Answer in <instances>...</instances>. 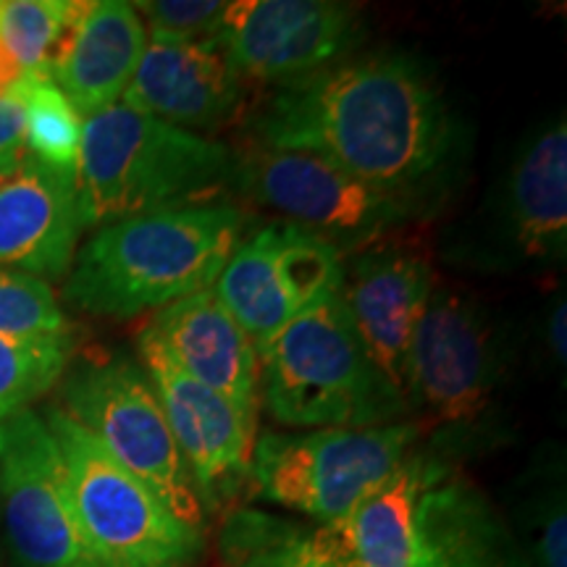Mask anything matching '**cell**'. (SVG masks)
<instances>
[{
	"label": "cell",
	"instance_id": "ffe728a7",
	"mask_svg": "<svg viewBox=\"0 0 567 567\" xmlns=\"http://www.w3.org/2000/svg\"><path fill=\"white\" fill-rule=\"evenodd\" d=\"M436 467L423 457H405L389 476L334 523L358 567H421V505Z\"/></svg>",
	"mask_w": 567,
	"mask_h": 567
},
{
	"label": "cell",
	"instance_id": "ba28073f",
	"mask_svg": "<svg viewBox=\"0 0 567 567\" xmlns=\"http://www.w3.org/2000/svg\"><path fill=\"white\" fill-rule=\"evenodd\" d=\"M507 363L509 347L486 305L436 287L410 344L405 405L431 425L473 429L494 413Z\"/></svg>",
	"mask_w": 567,
	"mask_h": 567
},
{
	"label": "cell",
	"instance_id": "d4e9b609",
	"mask_svg": "<svg viewBox=\"0 0 567 567\" xmlns=\"http://www.w3.org/2000/svg\"><path fill=\"white\" fill-rule=\"evenodd\" d=\"M0 334L63 337L69 321L51 284L38 276L0 268Z\"/></svg>",
	"mask_w": 567,
	"mask_h": 567
},
{
	"label": "cell",
	"instance_id": "ac0fdd59",
	"mask_svg": "<svg viewBox=\"0 0 567 567\" xmlns=\"http://www.w3.org/2000/svg\"><path fill=\"white\" fill-rule=\"evenodd\" d=\"M147 326L184 373L258 415V352L213 287L155 310Z\"/></svg>",
	"mask_w": 567,
	"mask_h": 567
},
{
	"label": "cell",
	"instance_id": "603a6c76",
	"mask_svg": "<svg viewBox=\"0 0 567 567\" xmlns=\"http://www.w3.org/2000/svg\"><path fill=\"white\" fill-rule=\"evenodd\" d=\"M229 538L237 544L234 567H358L334 526L297 534L266 517L247 515Z\"/></svg>",
	"mask_w": 567,
	"mask_h": 567
},
{
	"label": "cell",
	"instance_id": "7402d4cb",
	"mask_svg": "<svg viewBox=\"0 0 567 567\" xmlns=\"http://www.w3.org/2000/svg\"><path fill=\"white\" fill-rule=\"evenodd\" d=\"M24 111L27 158L53 172L76 176L84 118L51 76H21L11 90Z\"/></svg>",
	"mask_w": 567,
	"mask_h": 567
},
{
	"label": "cell",
	"instance_id": "9c48e42d",
	"mask_svg": "<svg viewBox=\"0 0 567 567\" xmlns=\"http://www.w3.org/2000/svg\"><path fill=\"white\" fill-rule=\"evenodd\" d=\"M252 203L279 213L339 252H358L421 216L413 205L381 193L329 158L255 145L234 163V179Z\"/></svg>",
	"mask_w": 567,
	"mask_h": 567
},
{
	"label": "cell",
	"instance_id": "30bf717a",
	"mask_svg": "<svg viewBox=\"0 0 567 567\" xmlns=\"http://www.w3.org/2000/svg\"><path fill=\"white\" fill-rule=\"evenodd\" d=\"M0 505L19 567H101L76 520L59 444L34 410L0 423Z\"/></svg>",
	"mask_w": 567,
	"mask_h": 567
},
{
	"label": "cell",
	"instance_id": "f546056e",
	"mask_svg": "<svg viewBox=\"0 0 567 567\" xmlns=\"http://www.w3.org/2000/svg\"><path fill=\"white\" fill-rule=\"evenodd\" d=\"M21 69L19 63L13 61V55L6 51V45L0 42V97H6L9 92L17 87V82L21 80Z\"/></svg>",
	"mask_w": 567,
	"mask_h": 567
},
{
	"label": "cell",
	"instance_id": "4fadbf2b",
	"mask_svg": "<svg viewBox=\"0 0 567 567\" xmlns=\"http://www.w3.org/2000/svg\"><path fill=\"white\" fill-rule=\"evenodd\" d=\"M567 252V126L549 118L509 161L486 221L488 268L563 264Z\"/></svg>",
	"mask_w": 567,
	"mask_h": 567
},
{
	"label": "cell",
	"instance_id": "277c9868",
	"mask_svg": "<svg viewBox=\"0 0 567 567\" xmlns=\"http://www.w3.org/2000/svg\"><path fill=\"white\" fill-rule=\"evenodd\" d=\"M255 352L268 415L287 429H371L408 410L354 337L337 292Z\"/></svg>",
	"mask_w": 567,
	"mask_h": 567
},
{
	"label": "cell",
	"instance_id": "6da1fadb",
	"mask_svg": "<svg viewBox=\"0 0 567 567\" xmlns=\"http://www.w3.org/2000/svg\"><path fill=\"white\" fill-rule=\"evenodd\" d=\"M258 147L329 158L381 193L429 210L463 158V134L431 69L379 51L281 84L252 122Z\"/></svg>",
	"mask_w": 567,
	"mask_h": 567
},
{
	"label": "cell",
	"instance_id": "8992f818",
	"mask_svg": "<svg viewBox=\"0 0 567 567\" xmlns=\"http://www.w3.org/2000/svg\"><path fill=\"white\" fill-rule=\"evenodd\" d=\"M63 413L137 476L184 526L203 528V499L168 429L153 381L130 354L92 358L63 381Z\"/></svg>",
	"mask_w": 567,
	"mask_h": 567
},
{
	"label": "cell",
	"instance_id": "9a60e30c",
	"mask_svg": "<svg viewBox=\"0 0 567 567\" xmlns=\"http://www.w3.org/2000/svg\"><path fill=\"white\" fill-rule=\"evenodd\" d=\"M434 266L410 245H368L352 255L339 300L371 363L405 400L410 344L434 295Z\"/></svg>",
	"mask_w": 567,
	"mask_h": 567
},
{
	"label": "cell",
	"instance_id": "f1b7e54d",
	"mask_svg": "<svg viewBox=\"0 0 567 567\" xmlns=\"http://www.w3.org/2000/svg\"><path fill=\"white\" fill-rule=\"evenodd\" d=\"M565 297L551 302V310L547 316V347H549V358L559 371H565V354H567V342H565Z\"/></svg>",
	"mask_w": 567,
	"mask_h": 567
},
{
	"label": "cell",
	"instance_id": "2e32d148",
	"mask_svg": "<svg viewBox=\"0 0 567 567\" xmlns=\"http://www.w3.org/2000/svg\"><path fill=\"white\" fill-rule=\"evenodd\" d=\"M84 231L76 176L27 158L0 174V268L59 279Z\"/></svg>",
	"mask_w": 567,
	"mask_h": 567
},
{
	"label": "cell",
	"instance_id": "d6986e66",
	"mask_svg": "<svg viewBox=\"0 0 567 567\" xmlns=\"http://www.w3.org/2000/svg\"><path fill=\"white\" fill-rule=\"evenodd\" d=\"M145 48V24L132 3L95 0L84 6L66 51L51 69V80L76 113L90 118L122 103Z\"/></svg>",
	"mask_w": 567,
	"mask_h": 567
},
{
	"label": "cell",
	"instance_id": "83f0119b",
	"mask_svg": "<svg viewBox=\"0 0 567 567\" xmlns=\"http://www.w3.org/2000/svg\"><path fill=\"white\" fill-rule=\"evenodd\" d=\"M567 517L563 499L549 507V515L544 517L542 530H538V559L542 567H567Z\"/></svg>",
	"mask_w": 567,
	"mask_h": 567
},
{
	"label": "cell",
	"instance_id": "5b68a950",
	"mask_svg": "<svg viewBox=\"0 0 567 567\" xmlns=\"http://www.w3.org/2000/svg\"><path fill=\"white\" fill-rule=\"evenodd\" d=\"M42 417L66 465L84 542L101 567H193L203 547L200 530L176 520L151 488L61 408Z\"/></svg>",
	"mask_w": 567,
	"mask_h": 567
},
{
	"label": "cell",
	"instance_id": "7c38bea8",
	"mask_svg": "<svg viewBox=\"0 0 567 567\" xmlns=\"http://www.w3.org/2000/svg\"><path fill=\"white\" fill-rule=\"evenodd\" d=\"M360 13L334 0L229 3L218 45L237 74L289 84L344 61L360 40Z\"/></svg>",
	"mask_w": 567,
	"mask_h": 567
},
{
	"label": "cell",
	"instance_id": "44dd1931",
	"mask_svg": "<svg viewBox=\"0 0 567 567\" xmlns=\"http://www.w3.org/2000/svg\"><path fill=\"white\" fill-rule=\"evenodd\" d=\"M84 6L74 0H0V42L24 76H51L80 24Z\"/></svg>",
	"mask_w": 567,
	"mask_h": 567
},
{
	"label": "cell",
	"instance_id": "484cf974",
	"mask_svg": "<svg viewBox=\"0 0 567 567\" xmlns=\"http://www.w3.org/2000/svg\"><path fill=\"white\" fill-rule=\"evenodd\" d=\"M145 32L161 45L218 40L229 3L221 0H147L134 6Z\"/></svg>",
	"mask_w": 567,
	"mask_h": 567
},
{
	"label": "cell",
	"instance_id": "52a82bcc",
	"mask_svg": "<svg viewBox=\"0 0 567 567\" xmlns=\"http://www.w3.org/2000/svg\"><path fill=\"white\" fill-rule=\"evenodd\" d=\"M417 429L405 421L305 434L266 431L255 439L250 476L266 499L334 526L410 455Z\"/></svg>",
	"mask_w": 567,
	"mask_h": 567
},
{
	"label": "cell",
	"instance_id": "7a4b0ae2",
	"mask_svg": "<svg viewBox=\"0 0 567 567\" xmlns=\"http://www.w3.org/2000/svg\"><path fill=\"white\" fill-rule=\"evenodd\" d=\"M245 213L195 203L97 226L71 260L63 300L103 318H132L213 287L234 247Z\"/></svg>",
	"mask_w": 567,
	"mask_h": 567
},
{
	"label": "cell",
	"instance_id": "8fae6325",
	"mask_svg": "<svg viewBox=\"0 0 567 567\" xmlns=\"http://www.w3.org/2000/svg\"><path fill=\"white\" fill-rule=\"evenodd\" d=\"M344 255L292 224H268L234 247L213 292L258 350L297 316L334 295Z\"/></svg>",
	"mask_w": 567,
	"mask_h": 567
},
{
	"label": "cell",
	"instance_id": "cb8c5ba5",
	"mask_svg": "<svg viewBox=\"0 0 567 567\" xmlns=\"http://www.w3.org/2000/svg\"><path fill=\"white\" fill-rule=\"evenodd\" d=\"M74 342L63 337L0 334V423L30 410L38 396L66 375Z\"/></svg>",
	"mask_w": 567,
	"mask_h": 567
},
{
	"label": "cell",
	"instance_id": "3957f363",
	"mask_svg": "<svg viewBox=\"0 0 567 567\" xmlns=\"http://www.w3.org/2000/svg\"><path fill=\"white\" fill-rule=\"evenodd\" d=\"M234 163L224 142L111 105L82 124L76 195L84 229L195 205L221 193Z\"/></svg>",
	"mask_w": 567,
	"mask_h": 567
},
{
	"label": "cell",
	"instance_id": "4dcf8cb0",
	"mask_svg": "<svg viewBox=\"0 0 567 567\" xmlns=\"http://www.w3.org/2000/svg\"><path fill=\"white\" fill-rule=\"evenodd\" d=\"M423 567H465V565H446V563H425Z\"/></svg>",
	"mask_w": 567,
	"mask_h": 567
},
{
	"label": "cell",
	"instance_id": "4316f807",
	"mask_svg": "<svg viewBox=\"0 0 567 567\" xmlns=\"http://www.w3.org/2000/svg\"><path fill=\"white\" fill-rule=\"evenodd\" d=\"M24 111L19 97L9 92L0 97V174L24 161Z\"/></svg>",
	"mask_w": 567,
	"mask_h": 567
},
{
	"label": "cell",
	"instance_id": "e0dca14e",
	"mask_svg": "<svg viewBox=\"0 0 567 567\" xmlns=\"http://www.w3.org/2000/svg\"><path fill=\"white\" fill-rule=\"evenodd\" d=\"M243 76L218 40L161 45L151 42L126 87L122 105L179 130H213L237 113Z\"/></svg>",
	"mask_w": 567,
	"mask_h": 567
},
{
	"label": "cell",
	"instance_id": "5bb4252c",
	"mask_svg": "<svg viewBox=\"0 0 567 567\" xmlns=\"http://www.w3.org/2000/svg\"><path fill=\"white\" fill-rule=\"evenodd\" d=\"M137 352L197 494L208 505H216L231 481L250 476L258 415L245 413L184 373L163 350L151 326L140 331Z\"/></svg>",
	"mask_w": 567,
	"mask_h": 567
}]
</instances>
